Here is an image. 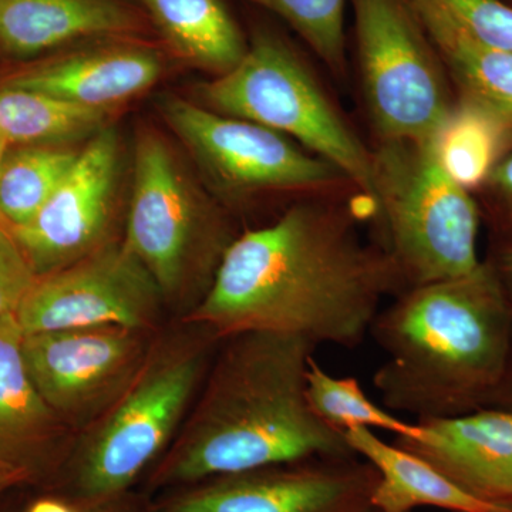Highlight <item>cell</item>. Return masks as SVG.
I'll list each match as a JSON object with an SVG mask.
<instances>
[{"label":"cell","mask_w":512,"mask_h":512,"mask_svg":"<svg viewBox=\"0 0 512 512\" xmlns=\"http://www.w3.org/2000/svg\"><path fill=\"white\" fill-rule=\"evenodd\" d=\"M163 47L144 37H97L59 49L10 74L2 86L35 90L96 109L121 110L167 69Z\"/></svg>","instance_id":"obj_14"},{"label":"cell","mask_w":512,"mask_h":512,"mask_svg":"<svg viewBox=\"0 0 512 512\" xmlns=\"http://www.w3.org/2000/svg\"><path fill=\"white\" fill-rule=\"evenodd\" d=\"M201 181L170 138L153 126L138 127L123 241L156 282L165 309L181 319L210 291L237 237Z\"/></svg>","instance_id":"obj_4"},{"label":"cell","mask_w":512,"mask_h":512,"mask_svg":"<svg viewBox=\"0 0 512 512\" xmlns=\"http://www.w3.org/2000/svg\"><path fill=\"white\" fill-rule=\"evenodd\" d=\"M29 471L16 470V468H5L0 467V493L8 490L13 484L19 483V481L25 480L29 477Z\"/></svg>","instance_id":"obj_30"},{"label":"cell","mask_w":512,"mask_h":512,"mask_svg":"<svg viewBox=\"0 0 512 512\" xmlns=\"http://www.w3.org/2000/svg\"><path fill=\"white\" fill-rule=\"evenodd\" d=\"M403 291L392 259L363 241L353 212L306 198L235 237L210 291L183 322L220 340L268 332L353 349L383 299Z\"/></svg>","instance_id":"obj_1"},{"label":"cell","mask_w":512,"mask_h":512,"mask_svg":"<svg viewBox=\"0 0 512 512\" xmlns=\"http://www.w3.org/2000/svg\"><path fill=\"white\" fill-rule=\"evenodd\" d=\"M150 332L87 326L23 335L26 369L47 406L63 423L97 420L136 375Z\"/></svg>","instance_id":"obj_11"},{"label":"cell","mask_w":512,"mask_h":512,"mask_svg":"<svg viewBox=\"0 0 512 512\" xmlns=\"http://www.w3.org/2000/svg\"><path fill=\"white\" fill-rule=\"evenodd\" d=\"M36 279L12 229L0 224V318L16 315Z\"/></svg>","instance_id":"obj_27"},{"label":"cell","mask_w":512,"mask_h":512,"mask_svg":"<svg viewBox=\"0 0 512 512\" xmlns=\"http://www.w3.org/2000/svg\"><path fill=\"white\" fill-rule=\"evenodd\" d=\"M372 201L404 291L470 274L480 266V208L448 177L431 143L386 140L372 151Z\"/></svg>","instance_id":"obj_5"},{"label":"cell","mask_w":512,"mask_h":512,"mask_svg":"<svg viewBox=\"0 0 512 512\" xmlns=\"http://www.w3.org/2000/svg\"><path fill=\"white\" fill-rule=\"evenodd\" d=\"M363 93L379 141L433 143L456 106L412 0H350Z\"/></svg>","instance_id":"obj_8"},{"label":"cell","mask_w":512,"mask_h":512,"mask_svg":"<svg viewBox=\"0 0 512 512\" xmlns=\"http://www.w3.org/2000/svg\"><path fill=\"white\" fill-rule=\"evenodd\" d=\"M487 407H501V409L512 410V349L505 369L503 379L491 396Z\"/></svg>","instance_id":"obj_29"},{"label":"cell","mask_w":512,"mask_h":512,"mask_svg":"<svg viewBox=\"0 0 512 512\" xmlns=\"http://www.w3.org/2000/svg\"><path fill=\"white\" fill-rule=\"evenodd\" d=\"M164 308L147 269L123 239H114L66 268L39 276L16 319L23 335L109 325L151 333Z\"/></svg>","instance_id":"obj_10"},{"label":"cell","mask_w":512,"mask_h":512,"mask_svg":"<svg viewBox=\"0 0 512 512\" xmlns=\"http://www.w3.org/2000/svg\"><path fill=\"white\" fill-rule=\"evenodd\" d=\"M16 315L0 318V467L30 473V461L66 429L30 379Z\"/></svg>","instance_id":"obj_19"},{"label":"cell","mask_w":512,"mask_h":512,"mask_svg":"<svg viewBox=\"0 0 512 512\" xmlns=\"http://www.w3.org/2000/svg\"><path fill=\"white\" fill-rule=\"evenodd\" d=\"M150 29L127 0H0V49L16 57L97 37H144Z\"/></svg>","instance_id":"obj_16"},{"label":"cell","mask_w":512,"mask_h":512,"mask_svg":"<svg viewBox=\"0 0 512 512\" xmlns=\"http://www.w3.org/2000/svg\"><path fill=\"white\" fill-rule=\"evenodd\" d=\"M343 436L352 453L376 470L369 504L377 511L413 512L431 507L448 512H508L503 505L468 494L426 458L396 441L387 443L376 431L357 427Z\"/></svg>","instance_id":"obj_17"},{"label":"cell","mask_w":512,"mask_h":512,"mask_svg":"<svg viewBox=\"0 0 512 512\" xmlns=\"http://www.w3.org/2000/svg\"><path fill=\"white\" fill-rule=\"evenodd\" d=\"M355 512H380V511H377V510H375V508L370 507V504H369V505H366V507L360 508V510H357Z\"/></svg>","instance_id":"obj_33"},{"label":"cell","mask_w":512,"mask_h":512,"mask_svg":"<svg viewBox=\"0 0 512 512\" xmlns=\"http://www.w3.org/2000/svg\"><path fill=\"white\" fill-rule=\"evenodd\" d=\"M306 397L312 412L339 433L363 427L392 433L396 439L416 440L419 423L397 417L367 396L356 377H335L320 366L315 356L306 370Z\"/></svg>","instance_id":"obj_24"},{"label":"cell","mask_w":512,"mask_h":512,"mask_svg":"<svg viewBox=\"0 0 512 512\" xmlns=\"http://www.w3.org/2000/svg\"><path fill=\"white\" fill-rule=\"evenodd\" d=\"M458 99L493 111L512 126V55L468 36L436 0H412Z\"/></svg>","instance_id":"obj_20"},{"label":"cell","mask_w":512,"mask_h":512,"mask_svg":"<svg viewBox=\"0 0 512 512\" xmlns=\"http://www.w3.org/2000/svg\"><path fill=\"white\" fill-rule=\"evenodd\" d=\"M431 146L448 177L474 195L512 150V126L480 104L457 97Z\"/></svg>","instance_id":"obj_22"},{"label":"cell","mask_w":512,"mask_h":512,"mask_svg":"<svg viewBox=\"0 0 512 512\" xmlns=\"http://www.w3.org/2000/svg\"><path fill=\"white\" fill-rule=\"evenodd\" d=\"M315 350L308 340L279 333L222 340L154 481L200 483L308 458L355 456L345 436L309 406L306 370Z\"/></svg>","instance_id":"obj_2"},{"label":"cell","mask_w":512,"mask_h":512,"mask_svg":"<svg viewBox=\"0 0 512 512\" xmlns=\"http://www.w3.org/2000/svg\"><path fill=\"white\" fill-rule=\"evenodd\" d=\"M80 148L20 146L8 150L0 167V214L10 229L23 227L36 217L72 170Z\"/></svg>","instance_id":"obj_23"},{"label":"cell","mask_w":512,"mask_h":512,"mask_svg":"<svg viewBox=\"0 0 512 512\" xmlns=\"http://www.w3.org/2000/svg\"><path fill=\"white\" fill-rule=\"evenodd\" d=\"M197 328V326H195ZM221 342L207 330L151 343L119 399L94 424L76 463V488L92 503L111 500L173 441Z\"/></svg>","instance_id":"obj_6"},{"label":"cell","mask_w":512,"mask_h":512,"mask_svg":"<svg viewBox=\"0 0 512 512\" xmlns=\"http://www.w3.org/2000/svg\"><path fill=\"white\" fill-rule=\"evenodd\" d=\"M29 512H74V510L62 501L40 500L32 505Z\"/></svg>","instance_id":"obj_31"},{"label":"cell","mask_w":512,"mask_h":512,"mask_svg":"<svg viewBox=\"0 0 512 512\" xmlns=\"http://www.w3.org/2000/svg\"><path fill=\"white\" fill-rule=\"evenodd\" d=\"M165 126L183 144L214 197L241 205L264 195L322 198L345 181L328 163L274 130L167 94L158 100Z\"/></svg>","instance_id":"obj_9"},{"label":"cell","mask_w":512,"mask_h":512,"mask_svg":"<svg viewBox=\"0 0 512 512\" xmlns=\"http://www.w3.org/2000/svg\"><path fill=\"white\" fill-rule=\"evenodd\" d=\"M485 259L493 266L512 308V245L491 244Z\"/></svg>","instance_id":"obj_28"},{"label":"cell","mask_w":512,"mask_h":512,"mask_svg":"<svg viewBox=\"0 0 512 512\" xmlns=\"http://www.w3.org/2000/svg\"><path fill=\"white\" fill-rule=\"evenodd\" d=\"M505 2L510 3V5H512V0H505Z\"/></svg>","instance_id":"obj_35"},{"label":"cell","mask_w":512,"mask_h":512,"mask_svg":"<svg viewBox=\"0 0 512 512\" xmlns=\"http://www.w3.org/2000/svg\"><path fill=\"white\" fill-rule=\"evenodd\" d=\"M205 109L298 141L372 198V151L350 130L295 49L259 29L241 62L197 87Z\"/></svg>","instance_id":"obj_7"},{"label":"cell","mask_w":512,"mask_h":512,"mask_svg":"<svg viewBox=\"0 0 512 512\" xmlns=\"http://www.w3.org/2000/svg\"><path fill=\"white\" fill-rule=\"evenodd\" d=\"M376 480L357 456L308 458L211 478L164 512H355L369 505Z\"/></svg>","instance_id":"obj_13"},{"label":"cell","mask_w":512,"mask_h":512,"mask_svg":"<svg viewBox=\"0 0 512 512\" xmlns=\"http://www.w3.org/2000/svg\"><path fill=\"white\" fill-rule=\"evenodd\" d=\"M474 197L481 221L490 229L491 244L512 245V150L495 165Z\"/></svg>","instance_id":"obj_26"},{"label":"cell","mask_w":512,"mask_h":512,"mask_svg":"<svg viewBox=\"0 0 512 512\" xmlns=\"http://www.w3.org/2000/svg\"><path fill=\"white\" fill-rule=\"evenodd\" d=\"M370 336L386 359L373 373L382 404L417 421L487 407L512 349V308L493 266L413 286L380 309Z\"/></svg>","instance_id":"obj_3"},{"label":"cell","mask_w":512,"mask_h":512,"mask_svg":"<svg viewBox=\"0 0 512 512\" xmlns=\"http://www.w3.org/2000/svg\"><path fill=\"white\" fill-rule=\"evenodd\" d=\"M9 147L8 141H6L5 138L0 137V167H2L3 158H5L6 153H8ZM0 224L9 227L5 220H3L2 214H0Z\"/></svg>","instance_id":"obj_32"},{"label":"cell","mask_w":512,"mask_h":512,"mask_svg":"<svg viewBox=\"0 0 512 512\" xmlns=\"http://www.w3.org/2000/svg\"><path fill=\"white\" fill-rule=\"evenodd\" d=\"M163 49L211 77L234 69L248 49L227 0H136Z\"/></svg>","instance_id":"obj_18"},{"label":"cell","mask_w":512,"mask_h":512,"mask_svg":"<svg viewBox=\"0 0 512 512\" xmlns=\"http://www.w3.org/2000/svg\"><path fill=\"white\" fill-rule=\"evenodd\" d=\"M504 507L507 508L508 512H512V501H510V503L504 504Z\"/></svg>","instance_id":"obj_34"},{"label":"cell","mask_w":512,"mask_h":512,"mask_svg":"<svg viewBox=\"0 0 512 512\" xmlns=\"http://www.w3.org/2000/svg\"><path fill=\"white\" fill-rule=\"evenodd\" d=\"M417 423L419 439L394 441L426 458L478 500L503 507L512 501V410L483 407Z\"/></svg>","instance_id":"obj_15"},{"label":"cell","mask_w":512,"mask_h":512,"mask_svg":"<svg viewBox=\"0 0 512 512\" xmlns=\"http://www.w3.org/2000/svg\"><path fill=\"white\" fill-rule=\"evenodd\" d=\"M121 110L82 106L50 94L0 87V137L9 146H70L113 126Z\"/></svg>","instance_id":"obj_21"},{"label":"cell","mask_w":512,"mask_h":512,"mask_svg":"<svg viewBox=\"0 0 512 512\" xmlns=\"http://www.w3.org/2000/svg\"><path fill=\"white\" fill-rule=\"evenodd\" d=\"M285 20L336 76L346 73L348 0H242Z\"/></svg>","instance_id":"obj_25"},{"label":"cell","mask_w":512,"mask_h":512,"mask_svg":"<svg viewBox=\"0 0 512 512\" xmlns=\"http://www.w3.org/2000/svg\"><path fill=\"white\" fill-rule=\"evenodd\" d=\"M123 158L119 131L114 124L104 128L80 148L72 170L36 217L12 229L37 278L116 239Z\"/></svg>","instance_id":"obj_12"}]
</instances>
